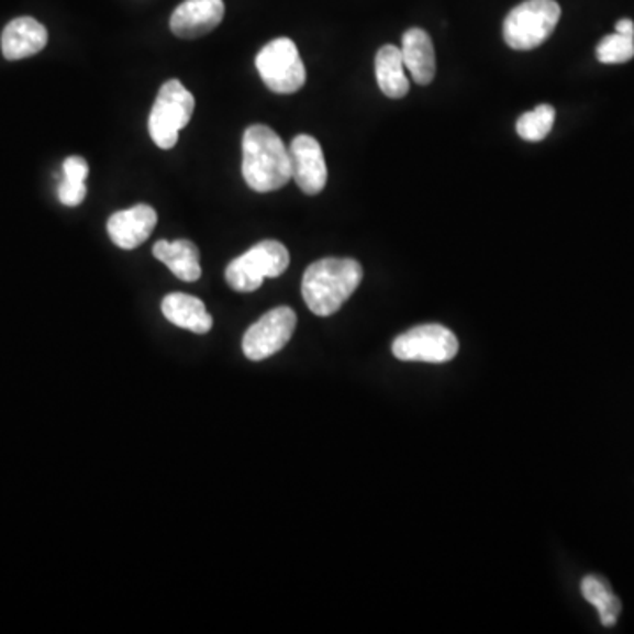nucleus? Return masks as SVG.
<instances>
[{
  "label": "nucleus",
  "instance_id": "f257e3e1",
  "mask_svg": "<svg viewBox=\"0 0 634 634\" xmlns=\"http://www.w3.org/2000/svg\"><path fill=\"white\" fill-rule=\"evenodd\" d=\"M242 156V174L253 191H277L291 180L289 148L267 125H251L245 131Z\"/></svg>",
  "mask_w": 634,
  "mask_h": 634
},
{
  "label": "nucleus",
  "instance_id": "f03ea898",
  "mask_svg": "<svg viewBox=\"0 0 634 634\" xmlns=\"http://www.w3.org/2000/svg\"><path fill=\"white\" fill-rule=\"evenodd\" d=\"M362 279L364 268L355 259H320L305 270L303 300L315 315L329 318L349 300Z\"/></svg>",
  "mask_w": 634,
  "mask_h": 634
},
{
  "label": "nucleus",
  "instance_id": "7ed1b4c3",
  "mask_svg": "<svg viewBox=\"0 0 634 634\" xmlns=\"http://www.w3.org/2000/svg\"><path fill=\"white\" fill-rule=\"evenodd\" d=\"M559 20L560 5L555 0H525L505 16V45L520 52L537 48L554 34Z\"/></svg>",
  "mask_w": 634,
  "mask_h": 634
},
{
  "label": "nucleus",
  "instance_id": "20e7f679",
  "mask_svg": "<svg viewBox=\"0 0 634 634\" xmlns=\"http://www.w3.org/2000/svg\"><path fill=\"white\" fill-rule=\"evenodd\" d=\"M288 267V248L276 240H265L227 265L226 282L238 293H253L263 280L282 276Z\"/></svg>",
  "mask_w": 634,
  "mask_h": 634
},
{
  "label": "nucleus",
  "instance_id": "39448f33",
  "mask_svg": "<svg viewBox=\"0 0 634 634\" xmlns=\"http://www.w3.org/2000/svg\"><path fill=\"white\" fill-rule=\"evenodd\" d=\"M194 96L178 80L166 81L157 93L148 119V133L157 147L171 151L178 133L189 124L194 113Z\"/></svg>",
  "mask_w": 634,
  "mask_h": 634
},
{
  "label": "nucleus",
  "instance_id": "423d86ee",
  "mask_svg": "<svg viewBox=\"0 0 634 634\" xmlns=\"http://www.w3.org/2000/svg\"><path fill=\"white\" fill-rule=\"evenodd\" d=\"M256 67L271 92L294 93L305 85V66L289 37H279L263 46L256 57Z\"/></svg>",
  "mask_w": 634,
  "mask_h": 634
},
{
  "label": "nucleus",
  "instance_id": "0eeeda50",
  "mask_svg": "<svg viewBox=\"0 0 634 634\" xmlns=\"http://www.w3.org/2000/svg\"><path fill=\"white\" fill-rule=\"evenodd\" d=\"M391 351L400 362L446 364L457 356L458 341L455 333L446 326L422 324L399 335Z\"/></svg>",
  "mask_w": 634,
  "mask_h": 634
},
{
  "label": "nucleus",
  "instance_id": "6e6552de",
  "mask_svg": "<svg viewBox=\"0 0 634 634\" xmlns=\"http://www.w3.org/2000/svg\"><path fill=\"white\" fill-rule=\"evenodd\" d=\"M297 329V314L289 307H277L262 315L251 329L245 332L242 341L244 355L253 362L270 358L285 349L286 344L293 337Z\"/></svg>",
  "mask_w": 634,
  "mask_h": 634
},
{
  "label": "nucleus",
  "instance_id": "1a4fd4ad",
  "mask_svg": "<svg viewBox=\"0 0 634 634\" xmlns=\"http://www.w3.org/2000/svg\"><path fill=\"white\" fill-rule=\"evenodd\" d=\"M291 178L305 194L315 196L323 191L329 180V168L318 140L309 134H298L289 145Z\"/></svg>",
  "mask_w": 634,
  "mask_h": 634
},
{
  "label": "nucleus",
  "instance_id": "9d476101",
  "mask_svg": "<svg viewBox=\"0 0 634 634\" xmlns=\"http://www.w3.org/2000/svg\"><path fill=\"white\" fill-rule=\"evenodd\" d=\"M224 0H183L171 14L169 29L182 40L209 34L224 19Z\"/></svg>",
  "mask_w": 634,
  "mask_h": 634
},
{
  "label": "nucleus",
  "instance_id": "9b49d317",
  "mask_svg": "<svg viewBox=\"0 0 634 634\" xmlns=\"http://www.w3.org/2000/svg\"><path fill=\"white\" fill-rule=\"evenodd\" d=\"M157 224L156 210L140 203L133 209L120 210L108 219V235L116 247L133 251L147 242Z\"/></svg>",
  "mask_w": 634,
  "mask_h": 634
},
{
  "label": "nucleus",
  "instance_id": "f8f14e48",
  "mask_svg": "<svg viewBox=\"0 0 634 634\" xmlns=\"http://www.w3.org/2000/svg\"><path fill=\"white\" fill-rule=\"evenodd\" d=\"M46 43H48V32L45 25L31 16L14 19L13 22L8 23L0 40L2 55L8 60H22V58L40 54Z\"/></svg>",
  "mask_w": 634,
  "mask_h": 634
},
{
  "label": "nucleus",
  "instance_id": "ddd939ff",
  "mask_svg": "<svg viewBox=\"0 0 634 634\" xmlns=\"http://www.w3.org/2000/svg\"><path fill=\"white\" fill-rule=\"evenodd\" d=\"M402 58L418 85H429L435 76V52L431 36L423 29H409L402 36Z\"/></svg>",
  "mask_w": 634,
  "mask_h": 634
},
{
  "label": "nucleus",
  "instance_id": "4468645a",
  "mask_svg": "<svg viewBox=\"0 0 634 634\" xmlns=\"http://www.w3.org/2000/svg\"><path fill=\"white\" fill-rule=\"evenodd\" d=\"M160 309L166 320L178 329L201 333V335L212 330V315L209 314L200 298L186 293H171L163 300Z\"/></svg>",
  "mask_w": 634,
  "mask_h": 634
},
{
  "label": "nucleus",
  "instance_id": "2eb2a0df",
  "mask_svg": "<svg viewBox=\"0 0 634 634\" xmlns=\"http://www.w3.org/2000/svg\"><path fill=\"white\" fill-rule=\"evenodd\" d=\"M152 253L183 282H196L200 279V251L189 240H177V242L159 240L152 248Z\"/></svg>",
  "mask_w": 634,
  "mask_h": 634
},
{
  "label": "nucleus",
  "instance_id": "dca6fc26",
  "mask_svg": "<svg viewBox=\"0 0 634 634\" xmlns=\"http://www.w3.org/2000/svg\"><path fill=\"white\" fill-rule=\"evenodd\" d=\"M376 78L381 92L391 99H402L409 92L405 64L399 46H382L376 55Z\"/></svg>",
  "mask_w": 634,
  "mask_h": 634
},
{
  "label": "nucleus",
  "instance_id": "f3484780",
  "mask_svg": "<svg viewBox=\"0 0 634 634\" xmlns=\"http://www.w3.org/2000/svg\"><path fill=\"white\" fill-rule=\"evenodd\" d=\"M581 594L592 607L598 608L599 619L607 627H612L619 621L622 612L621 599L613 594L612 587L604 578L589 575L581 581Z\"/></svg>",
  "mask_w": 634,
  "mask_h": 634
},
{
  "label": "nucleus",
  "instance_id": "a211bd4d",
  "mask_svg": "<svg viewBox=\"0 0 634 634\" xmlns=\"http://www.w3.org/2000/svg\"><path fill=\"white\" fill-rule=\"evenodd\" d=\"M555 122V110L550 104H540L516 120V133L525 142L536 143L550 134Z\"/></svg>",
  "mask_w": 634,
  "mask_h": 634
},
{
  "label": "nucleus",
  "instance_id": "6ab92c4d",
  "mask_svg": "<svg viewBox=\"0 0 634 634\" xmlns=\"http://www.w3.org/2000/svg\"><path fill=\"white\" fill-rule=\"evenodd\" d=\"M599 63L624 64L634 57V37L622 36L619 32L603 37L596 48Z\"/></svg>",
  "mask_w": 634,
  "mask_h": 634
},
{
  "label": "nucleus",
  "instance_id": "aec40b11",
  "mask_svg": "<svg viewBox=\"0 0 634 634\" xmlns=\"http://www.w3.org/2000/svg\"><path fill=\"white\" fill-rule=\"evenodd\" d=\"M85 196H87L85 182H73L64 178L58 187V200L63 201L66 207H78L85 200Z\"/></svg>",
  "mask_w": 634,
  "mask_h": 634
},
{
  "label": "nucleus",
  "instance_id": "412c9836",
  "mask_svg": "<svg viewBox=\"0 0 634 634\" xmlns=\"http://www.w3.org/2000/svg\"><path fill=\"white\" fill-rule=\"evenodd\" d=\"M64 178L73 182H85L89 177V165L84 157L73 156L64 160Z\"/></svg>",
  "mask_w": 634,
  "mask_h": 634
},
{
  "label": "nucleus",
  "instance_id": "4be33fe9",
  "mask_svg": "<svg viewBox=\"0 0 634 634\" xmlns=\"http://www.w3.org/2000/svg\"><path fill=\"white\" fill-rule=\"evenodd\" d=\"M615 32L622 36L634 37V23L627 19L621 20V22H616Z\"/></svg>",
  "mask_w": 634,
  "mask_h": 634
}]
</instances>
